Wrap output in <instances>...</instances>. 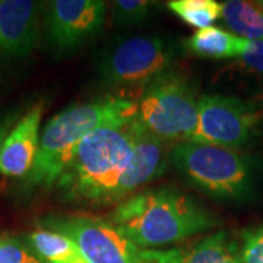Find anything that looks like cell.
<instances>
[{
  "mask_svg": "<svg viewBox=\"0 0 263 263\" xmlns=\"http://www.w3.org/2000/svg\"><path fill=\"white\" fill-rule=\"evenodd\" d=\"M108 221L142 250L180 243L221 226L209 208L174 186L135 193L114 208Z\"/></svg>",
  "mask_w": 263,
  "mask_h": 263,
  "instance_id": "obj_1",
  "label": "cell"
},
{
  "mask_svg": "<svg viewBox=\"0 0 263 263\" xmlns=\"http://www.w3.org/2000/svg\"><path fill=\"white\" fill-rule=\"evenodd\" d=\"M135 136L136 119H132L101 127L85 138L56 180L62 199L81 208L114 205Z\"/></svg>",
  "mask_w": 263,
  "mask_h": 263,
  "instance_id": "obj_2",
  "label": "cell"
},
{
  "mask_svg": "<svg viewBox=\"0 0 263 263\" xmlns=\"http://www.w3.org/2000/svg\"><path fill=\"white\" fill-rule=\"evenodd\" d=\"M138 104L123 97H104L75 104L51 117L40 138L37 158L27 176L31 187H51L79 143L95 130L129 122Z\"/></svg>",
  "mask_w": 263,
  "mask_h": 263,
  "instance_id": "obj_3",
  "label": "cell"
},
{
  "mask_svg": "<svg viewBox=\"0 0 263 263\" xmlns=\"http://www.w3.org/2000/svg\"><path fill=\"white\" fill-rule=\"evenodd\" d=\"M170 164L189 184L216 200L247 202L256 193V164L238 151L180 142L170 149Z\"/></svg>",
  "mask_w": 263,
  "mask_h": 263,
  "instance_id": "obj_4",
  "label": "cell"
},
{
  "mask_svg": "<svg viewBox=\"0 0 263 263\" xmlns=\"http://www.w3.org/2000/svg\"><path fill=\"white\" fill-rule=\"evenodd\" d=\"M199 98L195 82L171 67L143 88L135 119L160 141L187 142L196 129Z\"/></svg>",
  "mask_w": 263,
  "mask_h": 263,
  "instance_id": "obj_5",
  "label": "cell"
},
{
  "mask_svg": "<svg viewBox=\"0 0 263 263\" xmlns=\"http://www.w3.org/2000/svg\"><path fill=\"white\" fill-rule=\"evenodd\" d=\"M174 51L161 37L126 38L103 53L98 72L113 86H146L171 69Z\"/></svg>",
  "mask_w": 263,
  "mask_h": 263,
  "instance_id": "obj_6",
  "label": "cell"
},
{
  "mask_svg": "<svg viewBox=\"0 0 263 263\" xmlns=\"http://www.w3.org/2000/svg\"><path fill=\"white\" fill-rule=\"evenodd\" d=\"M41 228L70 237L88 263H145L141 247L108 219L81 214L50 215L41 221Z\"/></svg>",
  "mask_w": 263,
  "mask_h": 263,
  "instance_id": "obj_7",
  "label": "cell"
},
{
  "mask_svg": "<svg viewBox=\"0 0 263 263\" xmlns=\"http://www.w3.org/2000/svg\"><path fill=\"white\" fill-rule=\"evenodd\" d=\"M257 120V110L241 98L200 95L197 124L190 142L238 151L250 142Z\"/></svg>",
  "mask_w": 263,
  "mask_h": 263,
  "instance_id": "obj_8",
  "label": "cell"
},
{
  "mask_svg": "<svg viewBox=\"0 0 263 263\" xmlns=\"http://www.w3.org/2000/svg\"><path fill=\"white\" fill-rule=\"evenodd\" d=\"M107 3L103 0H54L46 16L50 43L59 51L82 47L101 31Z\"/></svg>",
  "mask_w": 263,
  "mask_h": 263,
  "instance_id": "obj_9",
  "label": "cell"
},
{
  "mask_svg": "<svg viewBox=\"0 0 263 263\" xmlns=\"http://www.w3.org/2000/svg\"><path fill=\"white\" fill-rule=\"evenodd\" d=\"M167 142L157 139L136 122V136L133 142L130 161L123 174L116 193V205L133 196L142 186L161 177L170 164Z\"/></svg>",
  "mask_w": 263,
  "mask_h": 263,
  "instance_id": "obj_10",
  "label": "cell"
},
{
  "mask_svg": "<svg viewBox=\"0 0 263 263\" xmlns=\"http://www.w3.org/2000/svg\"><path fill=\"white\" fill-rule=\"evenodd\" d=\"M44 103L40 101L24 114L2 145L0 174L8 177H27L40 148V126Z\"/></svg>",
  "mask_w": 263,
  "mask_h": 263,
  "instance_id": "obj_11",
  "label": "cell"
},
{
  "mask_svg": "<svg viewBox=\"0 0 263 263\" xmlns=\"http://www.w3.org/2000/svg\"><path fill=\"white\" fill-rule=\"evenodd\" d=\"M40 6L31 0H0V53L28 56L40 35Z\"/></svg>",
  "mask_w": 263,
  "mask_h": 263,
  "instance_id": "obj_12",
  "label": "cell"
},
{
  "mask_svg": "<svg viewBox=\"0 0 263 263\" xmlns=\"http://www.w3.org/2000/svg\"><path fill=\"white\" fill-rule=\"evenodd\" d=\"M145 263H243L240 243L228 230H218L202 240L164 250H143Z\"/></svg>",
  "mask_w": 263,
  "mask_h": 263,
  "instance_id": "obj_13",
  "label": "cell"
},
{
  "mask_svg": "<svg viewBox=\"0 0 263 263\" xmlns=\"http://www.w3.org/2000/svg\"><path fill=\"white\" fill-rule=\"evenodd\" d=\"M187 48L200 57L241 59L252 47V41L234 35L218 27L197 29L186 41Z\"/></svg>",
  "mask_w": 263,
  "mask_h": 263,
  "instance_id": "obj_14",
  "label": "cell"
},
{
  "mask_svg": "<svg viewBox=\"0 0 263 263\" xmlns=\"http://www.w3.org/2000/svg\"><path fill=\"white\" fill-rule=\"evenodd\" d=\"M221 5V19L230 32L247 41H263V9L257 2L228 0Z\"/></svg>",
  "mask_w": 263,
  "mask_h": 263,
  "instance_id": "obj_15",
  "label": "cell"
},
{
  "mask_svg": "<svg viewBox=\"0 0 263 263\" xmlns=\"http://www.w3.org/2000/svg\"><path fill=\"white\" fill-rule=\"evenodd\" d=\"M25 238L44 263H88L79 246L65 234L40 228Z\"/></svg>",
  "mask_w": 263,
  "mask_h": 263,
  "instance_id": "obj_16",
  "label": "cell"
},
{
  "mask_svg": "<svg viewBox=\"0 0 263 263\" xmlns=\"http://www.w3.org/2000/svg\"><path fill=\"white\" fill-rule=\"evenodd\" d=\"M167 6L184 24L196 29L212 27L222 13V5L215 0H171Z\"/></svg>",
  "mask_w": 263,
  "mask_h": 263,
  "instance_id": "obj_17",
  "label": "cell"
},
{
  "mask_svg": "<svg viewBox=\"0 0 263 263\" xmlns=\"http://www.w3.org/2000/svg\"><path fill=\"white\" fill-rule=\"evenodd\" d=\"M0 263H44L27 238L0 235Z\"/></svg>",
  "mask_w": 263,
  "mask_h": 263,
  "instance_id": "obj_18",
  "label": "cell"
},
{
  "mask_svg": "<svg viewBox=\"0 0 263 263\" xmlns=\"http://www.w3.org/2000/svg\"><path fill=\"white\" fill-rule=\"evenodd\" d=\"M154 3L148 0H117L113 5V19L117 25H139L149 18Z\"/></svg>",
  "mask_w": 263,
  "mask_h": 263,
  "instance_id": "obj_19",
  "label": "cell"
},
{
  "mask_svg": "<svg viewBox=\"0 0 263 263\" xmlns=\"http://www.w3.org/2000/svg\"><path fill=\"white\" fill-rule=\"evenodd\" d=\"M240 252L243 263H263V224L241 233Z\"/></svg>",
  "mask_w": 263,
  "mask_h": 263,
  "instance_id": "obj_20",
  "label": "cell"
},
{
  "mask_svg": "<svg viewBox=\"0 0 263 263\" xmlns=\"http://www.w3.org/2000/svg\"><path fill=\"white\" fill-rule=\"evenodd\" d=\"M238 60L246 69L263 78V41H257V43L252 41L250 50Z\"/></svg>",
  "mask_w": 263,
  "mask_h": 263,
  "instance_id": "obj_21",
  "label": "cell"
},
{
  "mask_svg": "<svg viewBox=\"0 0 263 263\" xmlns=\"http://www.w3.org/2000/svg\"><path fill=\"white\" fill-rule=\"evenodd\" d=\"M18 116V111H9V113L0 114V149H2V145H3V142L6 139V136L12 130V127L21 119Z\"/></svg>",
  "mask_w": 263,
  "mask_h": 263,
  "instance_id": "obj_22",
  "label": "cell"
},
{
  "mask_svg": "<svg viewBox=\"0 0 263 263\" xmlns=\"http://www.w3.org/2000/svg\"><path fill=\"white\" fill-rule=\"evenodd\" d=\"M257 5H259V6H260V8H262V9H263V0H260V2H257Z\"/></svg>",
  "mask_w": 263,
  "mask_h": 263,
  "instance_id": "obj_23",
  "label": "cell"
}]
</instances>
